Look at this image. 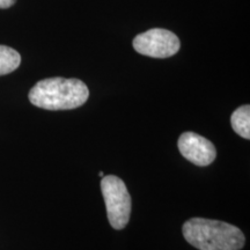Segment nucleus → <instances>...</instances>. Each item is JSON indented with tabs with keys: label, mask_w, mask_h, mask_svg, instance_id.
Here are the masks:
<instances>
[{
	"label": "nucleus",
	"mask_w": 250,
	"mask_h": 250,
	"mask_svg": "<svg viewBox=\"0 0 250 250\" xmlns=\"http://www.w3.org/2000/svg\"><path fill=\"white\" fill-rule=\"evenodd\" d=\"M183 236L199 250H241L245 234L234 225L204 218H192L184 223Z\"/></svg>",
	"instance_id": "obj_1"
},
{
	"label": "nucleus",
	"mask_w": 250,
	"mask_h": 250,
	"mask_svg": "<svg viewBox=\"0 0 250 250\" xmlns=\"http://www.w3.org/2000/svg\"><path fill=\"white\" fill-rule=\"evenodd\" d=\"M17 0H0V8H8L15 4Z\"/></svg>",
	"instance_id": "obj_8"
},
{
	"label": "nucleus",
	"mask_w": 250,
	"mask_h": 250,
	"mask_svg": "<svg viewBox=\"0 0 250 250\" xmlns=\"http://www.w3.org/2000/svg\"><path fill=\"white\" fill-rule=\"evenodd\" d=\"M88 87L79 79L49 78L41 80L29 92V101L45 110H70L85 104Z\"/></svg>",
	"instance_id": "obj_2"
},
{
	"label": "nucleus",
	"mask_w": 250,
	"mask_h": 250,
	"mask_svg": "<svg viewBox=\"0 0 250 250\" xmlns=\"http://www.w3.org/2000/svg\"><path fill=\"white\" fill-rule=\"evenodd\" d=\"M101 191L111 227L123 229L131 215V196L126 186L120 177L108 175L102 177Z\"/></svg>",
	"instance_id": "obj_3"
},
{
	"label": "nucleus",
	"mask_w": 250,
	"mask_h": 250,
	"mask_svg": "<svg viewBox=\"0 0 250 250\" xmlns=\"http://www.w3.org/2000/svg\"><path fill=\"white\" fill-rule=\"evenodd\" d=\"M179 149L184 158L199 167L211 165L215 160L217 149L210 140L195 132H184L179 138Z\"/></svg>",
	"instance_id": "obj_5"
},
{
	"label": "nucleus",
	"mask_w": 250,
	"mask_h": 250,
	"mask_svg": "<svg viewBox=\"0 0 250 250\" xmlns=\"http://www.w3.org/2000/svg\"><path fill=\"white\" fill-rule=\"evenodd\" d=\"M133 48L140 55L152 58H168L177 54L181 43L170 30L153 28L134 37Z\"/></svg>",
	"instance_id": "obj_4"
},
{
	"label": "nucleus",
	"mask_w": 250,
	"mask_h": 250,
	"mask_svg": "<svg viewBox=\"0 0 250 250\" xmlns=\"http://www.w3.org/2000/svg\"><path fill=\"white\" fill-rule=\"evenodd\" d=\"M99 175H100V177H103V176H104V174H103V171H100Z\"/></svg>",
	"instance_id": "obj_9"
},
{
	"label": "nucleus",
	"mask_w": 250,
	"mask_h": 250,
	"mask_svg": "<svg viewBox=\"0 0 250 250\" xmlns=\"http://www.w3.org/2000/svg\"><path fill=\"white\" fill-rule=\"evenodd\" d=\"M21 64V56L17 50L0 45V76L12 73Z\"/></svg>",
	"instance_id": "obj_7"
},
{
	"label": "nucleus",
	"mask_w": 250,
	"mask_h": 250,
	"mask_svg": "<svg viewBox=\"0 0 250 250\" xmlns=\"http://www.w3.org/2000/svg\"><path fill=\"white\" fill-rule=\"evenodd\" d=\"M233 130L245 139H250V105L245 104L237 108L230 117Z\"/></svg>",
	"instance_id": "obj_6"
}]
</instances>
